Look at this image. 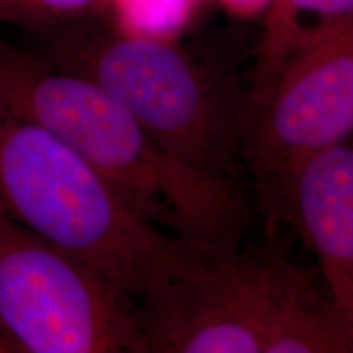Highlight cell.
<instances>
[{
	"instance_id": "obj_4",
	"label": "cell",
	"mask_w": 353,
	"mask_h": 353,
	"mask_svg": "<svg viewBox=\"0 0 353 353\" xmlns=\"http://www.w3.org/2000/svg\"><path fill=\"white\" fill-rule=\"evenodd\" d=\"M0 332L17 353H145L139 309L130 298L3 214Z\"/></svg>"
},
{
	"instance_id": "obj_13",
	"label": "cell",
	"mask_w": 353,
	"mask_h": 353,
	"mask_svg": "<svg viewBox=\"0 0 353 353\" xmlns=\"http://www.w3.org/2000/svg\"><path fill=\"white\" fill-rule=\"evenodd\" d=\"M0 353H17L15 348L10 342L7 341V337L0 332Z\"/></svg>"
},
{
	"instance_id": "obj_12",
	"label": "cell",
	"mask_w": 353,
	"mask_h": 353,
	"mask_svg": "<svg viewBox=\"0 0 353 353\" xmlns=\"http://www.w3.org/2000/svg\"><path fill=\"white\" fill-rule=\"evenodd\" d=\"M221 2L237 13H255L263 7H270L272 0H221Z\"/></svg>"
},
{
	"instance_id": "obj_2",
	"label": "cell",
	"mask_w": 353,
	"mask_h": 353,
	"mask_svg": "<svg viewBox=\"0 0 353 353\" xmlns=\"http://www.w3.org/2000/svg\"><path fill=\"white\" fill-rule=\"evenodd\" d=\"M0 214L94 267L134 304L211 250L139 218L85 159L2 103Z\"/></svg>"
},
{
	"instance_id": "obj_10",
	"label": "cell",
	"mask_w": 353,
	"mask_h": 353,
	"mask_svg": "<svg viewBox=\"0 0 353 353\" xmlns=\"http://www.w3.org/2000/svg\"><path fill=\"white\" fill-rule=\"evenodd\" d=\"M198 0H103L114 32L130 37L170 39L187 23Z\"/></svg>"
},
{
	"instance_id": "obj_6",
	"label": "cell",
	"mask_w": 353,
	"mask_h": 353,
	"mask_svg": "<svg viewBox=\"0 0 353 353\" xmlns=\"http://www.w3.org/2000/svg\"><path fill=\"white\" fill-rule=\"evenodd\" d=\"M301 273L268 252H206L139 304L145 352L267 353Z\"/></svg>"
},
{
	"instance_id": "obj_11",
	"label": "cell",
	"mask_w": 353,
	"mask_h": 353,
	"mask_svg": "<svg viewBox=\"0 0 353 353\" xmlns=\"http://www.w3.org/2000/svg\"><path fill=\"white\" fill-rule=\"evenodd\" d=\"M103 0H0V23L48 30L76 21Z\"/></svg>"
},
{
	"instance_id": "obj_7",
	"label": "cell",
	"mask_w": 353,
	"mask_h": 353,
	"mask_svg": "<svg viewBox=\"0 0 353 353\" xmlns=\"http://www.w3.org/2000/svg\"><path fill=\"white\" fill-rule=\"evenodd\" d=\"M285 218L319 260L327 299L353 348V139L299 167L285 196Z\"/></svg>"
},
{
	"instance_id": "obj_1",
	"label": "cell",
	"mask_w": 353,
	"mask_h": 353,
	"mask_svg": "<svg viewBox=\"0 0 353 353\" xmlns=\"http://www.w3.org/2000/svg\"><path fill=\"white\" fill-rule=\"evenodd\" d=\"M0 103L95 167L139 218L185 242H231L244 201L231 180L183 164L82 74L0 41Z\"/></svg>"
},
{
	"instance_id": "obj_3",
	"label": "cell",
	"mask_w": 353,
	"mask_h": 353,
	"mask_svg": "<svg viewBox=\"0 0 353 353\" xmlns=\"http://www.w3.org/2000/svg\"><path fill=\"white\" fill-rule=\"evenodd\" d=\"M50 61L108 92L183 164L231 180L247 110L172 39L118 32L70 34L54 44Z\"/></svg>"
},
{
	"instance_id": "obj_5",
	"label": "cell",
	"mask_w": 353,
	"mask_h": 353,
	"mask_svg": "<svg viewBox=\"0 0 353 353\" xmlns=\"http://www.w3.org/2000/svg\"><path fill=\"white\" fill-rule=\"evenodd\" d=\"M353 136V19L299 38L247 112L242 156L265 218L283 219L285 196L307 159Z\"/></svg>"
},
{
	"instance_id": "obj_8",
	"label": "cell",
	"mask_w": 353,
	"mask_h": 353,
	"mask_svg": "<svg viewBox=\"0 0 353 353\" xmlns=\"http://www.w3.org/2000/svg\"><path fill=\"white\" fill-rule=\"evenodd\" d=\"M350 348L329 299L316 294L311 281L301 273L276 317L267 353H325Z\"/></svg>"
},
{
	"instance_id": "obj_9",
	"label": "cell",
	"mask_w": 353,
	"mask_h": 353,
	"mask_svg": "<svg viewBox=\"0 0 353 353\" xmlns=\"http://www.w3.org/2000/svg\"><path fill=\"white\" fill-rule=\"evenodd\" d=\"M352 19L353 0H272L254 94L299 38L321 26Z\"/></svg>"
}]
</instances>
